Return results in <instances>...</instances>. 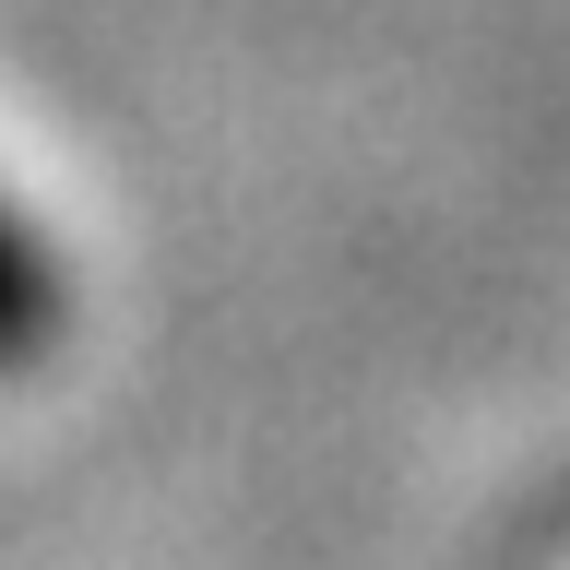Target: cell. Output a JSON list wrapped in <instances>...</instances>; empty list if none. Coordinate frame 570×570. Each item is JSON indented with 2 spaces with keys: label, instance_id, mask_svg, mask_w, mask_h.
<instances>
[{
  "label": "cell",
  "instance_id": "cell-1",
  "mask_svg": "<svg viewBox=\"0 0 570 570\" xmlns=\"http://www.w3.org/2000/svg\"><path fill=\"white\" fill-rule=\"evenodd\" d=\"M48 333H60V262H48V238L24 214L0 203V368H24Z\"/></svg>",
  "mask_w": 570,
  "mask_h": 570
}]
</instances>
